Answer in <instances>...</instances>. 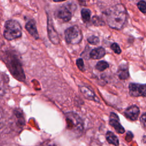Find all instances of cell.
Instances as JSON below:
<instances>
[{"label":"cell","mask_w":146,"mask_h":146,"mask_svg":"<svg viewBox=\"0 0 146 146\" xmlns=\"http://www.w3.org/2000/svg\"><path fill=\"white\" fill-rule=\"evenodd\" d=\"M79 90L83 95V96L90 100H93L94 102H99V100L98 97L95 95L93 91L86 86H80L79 87Z\"/></svg>","instance_id":"obj_10"},{"label":"cell","mask_w":146,"mask_h":146,"mask_svg":"<svg viewBox=\"0 0 146 146\" xmlns=\"http://www.w3.org/2000/svg\"><path fill=\"white\" fill-rule=\"evenodd\" d=\"M109 124L111 125L118 133L123 134L125 132L124 127L119 122V118L118 116L114 112H111L110 115Z\"/></svg>","instance_id":"obj_7"},{"label":"cell","mask_w":146,"mask_h":146,"mask_svg":"<svg viewBox=\"0 0 146 146\" xmlns=\"http://www.w3.org/2000/svg\"><path fill=\"white\" fill-rule=\"evenodd\" d=\"M111 48L113 50V51L115 53H116L117 54H120L121 52V50L119 46L116 43H112L111 46Z\"/></svg>","instance_id":"obj_20"},{"label":"cell","mask_w":146,"mask_h":146,"mask_svg":"<svg viewBox=\"0 0 146 146\" xmlns=\"http://www.w3.org/2000/svg\"><path fill=\"white\" fill-rule=\"evenodd\" d=\"M108 67H109V64L104 60L99 61L95 66L96 69L99 71H103Z\"/></svg>","instance_id":"obj_16"},{"label":"cell","mask_w":146,"mask_h":146,"mask_svg":"<svg viewBox=\"0 0 146 146\" xmlns=\"http://www.w3.org/2000/svg\"><path fill=\"white\" fill-rule=\"evenodd\" d=\"M56 15L58 18L62 20L63 22H68L72 18V12L68 7L62 6L56 12Z\"/></svg>","instance_id":"obj_9"},{"label":"cell","mask_w":146,"mask_h":146,"mask_svg":"<svg viewBox=\"0 0 146 146\" xmlns=\"http://www.w3.org/2000/svg\"><path fill=\"white\" fill-rule=\"evenodd\" d=\"M47 33L49 39L54 44H58L59 43V38L57 32L55 31L53 26L52 21L47 14Z\"/></svg>","instance_id":"obj_6"},{"label":"cell","mask_w":146,"mask_h":146,"mask_svg":"<svg viewBox=\"0 0 146 146\" xmlns=\"http://www.w3.org/2000/svg\"><path fill=\"white\" fill-rule=\"evenodd\" d=\"M3 36L8 40L18 38L22 35V27L19 23L15 20H9L4 25Z\"/></svg>","instance_id":"obj_3"},{"label":"cell","mask_w":146,"mask_h":146,"mask_svg":"<svg viewBox=\"0 0 146 146\" xmlns=\"http://www.w3.org/2000/svg\"><path fill=\"white\" fill-rule=\"evenodd\" d=\"M76 64L79 68V70L81 71H84L85 70V67H84V64L83 59L82 58H79L76 60Z\"/></svg>","instance_id":"obj_19"},{"label":"cell","mask_w":146,"mask_h":146,"mask_svg":"<svg viewBox=\"0 0 146 146\" xmlns=\"http://www.w3.org/2000/svg\"><path fill=\"white\" fill-rule=\"evenodd\" d=\"M26 30L29 33V34L35 39L39 38V35L37 31L36 26L35 22L33 20L29 21L25 26Z\"/></svg>","instance_id":"obj_11"},{"label":"cell","mask_w":146,"mask_h":146,"mask_svg":"<svg viewBox=\"0 0 146 146\" xmlns=\"http://www.w3.org/2000/svg\"><path fill=\"white\" fill-rule=\"evenodd\" d=\"M117 75L119 78L121 80H126L129 77L128 67L127 64H122L118 67Z\"/></svg>","instance_id":"obj_12"},{"label":"cell","mask_w":146,"mask_h":146,"mask_svg":"<svg viewBox=\"0 0 146 146\" xmlns=\"http://www.w3.org/2000/svg\"><path fill=\"white\" fill-rule=\"evenodd\" d=\"M91 12L88 9H82L81 10V17L84 22H88L91 19Z\"/></svg>","instance_id":"obj_15"},{"label":"cell","mask_w":146,"mask_h":146,"mask_svg":"<svg viewBox=\"0 0 146 146\" xmlns=\"http://www.w3.org/2000/svg\"><path fill=\"white\" fill-rule=\"evenodd\" d=\"M124 114L130 120L136 121L139 117L140 109L136 105H132L125 109Z\"/></svg>","instance_id":"obj_8"},{"label":"cell","mask_w":146,"mask_h":146,"mask_svg":"<svg viewBox=\"0 0 146 146\" xmlns=\"http://www.w3.org/2000/svg\"><path fill=\"white\" fill-rule=\"evenodd\" d=\"M128 88L129 94L132 97H146V84L131 83Z\"/></svg>","instance_id":"obj_5"},{"label":"cell","mask_w":146,"mask_h":146,"mask_svg":"<svg viewBox=\"0 0 146 146\" xmlns=\"http://www.w3.org/2000/svg\"><path fill=\"white\" fill-rule=\"evenodd\" d=\"M65 39L67 43L71 44H76L79 43L82 38V33L78 26H73L65 30Z\"/></svg>","instance_id":"obj_4"},{"label":"cell","mask_w":146,"mask_h":146,"mask_svg":"<svg viewBox=\"0 0 146 146\" xmlns=\"http://www.w3.org/2000/svg\"><path fill=\"white\" fill-rule=\"evenodd\" d=\"M106 15L108 26L116 30L121 29L127 19V10L121 4H117L111 7L108 10Z\"/></svg>","instance_id":"obj_1"},{"label":"cell","mask_w":146,"mask_h":146,"mask_svg":"<svg viewBox=\"0 0 146 146\" xmlns=\"http://www.w3.org/2000/svg\"><path fill=\"white\" fill-rule=\"evenodd\" d=\"M41 146H58V145L54 141L48 140L43 143Z\"/></svg>","instance_id":"obj_21"},{"label":"cell","mask_w":146,"mask_h":146,"mask_svg":"<svg viewBox=\"0 0 146 146\" xmlns=\"http://www.w3.org/2000/svg\"><path fill=\"white\" fill-rule=\"evenodd\" d=\"M106 139L107 142L114 146H119V141L117 137L111 131H108L106 134Z\"/></svg>","instance_id":"obj_14"},{"label":"cell","mask_w":146,"mask_h":146,"mask_svg":"<svg viewBox=\"0 0 146 146\" xmlns=\"http://www.w3.org/2000/svg\"><path fill=\"white\" fill-rule=\"evenodd\" d=\"M87 41L91 44L96 45L99 43V38L95 35H92L87 38Z\"/></svg>","instance_id":"obj_17"},{"label":"cell","mask_w":146,"mask_h":146,"mask_svg":"<svg viewBox=\"0 0 146 146\" xmlns=\"http://www.w3.org/2000/svg\"><path fill=\"white\" fill-rule=\"evenodd\" d=\"M106 54L105 49L102 47L94 48L90 52V58L92 59H99Z\"/></svg>","instance_id":"obj_13"},{"label":"cell","mask_w":146,"mask_h":146,"mask_svg":"<svg viewBox=\"0 0 146 146\" xmlns=\"http://www.w3.org/2000/svg\"><path fill=\"white\" fill-rule=\"evenodd\" d=\"M53 1L55 2H62V1H64L66 0H53Z\"/></svg>","instance_id":"obj_23"},{"label":"cell","mask_w":146,"mask_h":146,"mask_svg":"<svg viewBox=\"0 0 146 146\" xmlns=\"http://www.w3.org/2000/svg\"><path fill=\"white\" fill-rule=\"evenodd\" d=\"M66 130L73 137H80L83 132L84 124L80 117L74 112L65 114Z\"/></svg>","instance_id":"obj_2"},{"label":"cell","mask_w":146,"mask_h":146,"mask_svg":"<svg viewBox=\"0 0 146 146\" xmlns=\"http://www.w3.org/2000/svg\"><path fill=\"white\" fill-rule=\"evenodd\" d=\"M137 7L141 12L144 14L146 13V2L144 1H140L137 3Z\"/></svg>","instance_id":"obj_18"},{"label":"cell","mask_w":146,"mask_h":146,"mask_svg":"<svg viewBox=\"0 0 146 146\" xmlns=\"http://www.w3.org/2000/svg\"><path fill=\"white\" fill-rule=\"evenodd\" d=\"M140 121L142 125L146 128V112L142 114V115L140 117Z\"/></svg>","instance_id":"obj_22"}]
</instances>
